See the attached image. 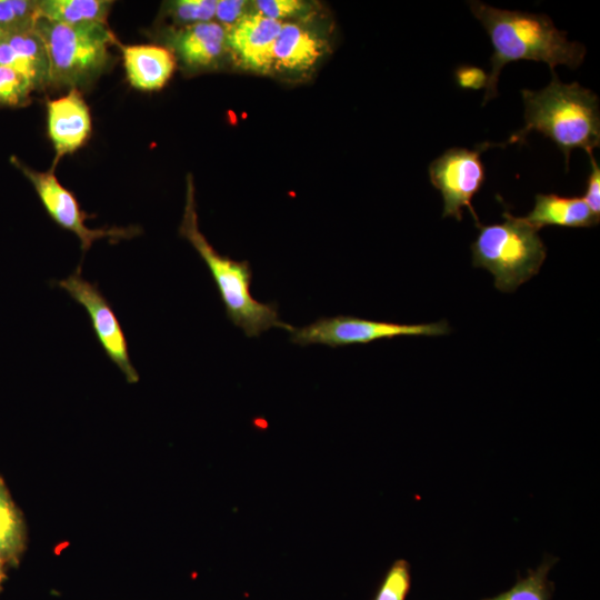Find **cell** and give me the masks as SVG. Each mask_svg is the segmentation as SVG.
<instances>
[{"label": "cell", "instance_id": "obj_17", "mask_svg": "<svg viewBox=\"0 0 600 600\" xmlns=\"http://www.w3.org/2000/svg\"><path fill=\"white\" fill-rule=\"evenodd\" d=\"M27 531L23 516L0 477V561L17 566L26 549Z\"/></svg>", "mask_w": 600, "mask_h": 600}, {"label": "cell", "instance_id": "obj_29", "mask_svg": "<svg viewBox=\"0 0 600 600\" xmlns=\"http://www.w3.org/2000/svg\"><path fill=\"white\" fill-rule=\"evenodd\" d=\"M8 33L2 29L0 28V40H2Z\"/></svg>", "mask_w": 600, "mask_h": 600}, {"label": "cell", "instance_id": "obj_2", "mask_svg": "<svg viewBox=\"0 0 600 600\" xmlns=\"http://www.w3.org/2000/svg\"><path fill=\"white\" fill-rule=\"evenodd\" d=\"M524 127L507 144L523 143L531 131L549 138L562 151L568 169L573 149L588 154L600 144V111L597 94L578 82L563 83L552 72L550 83L541 90L521 91Z\"/></svg>", "mask_w": 600, "mask_h": 600}, {"label": "cell", "instance_id": "obj_16", "mask_svg": "<svg viewBox=\"0 0 600 600\" xmlns=\"http://www.w3.org/2000/svg\"><path fill=\"white\" fill-rule=\"evenodd\" d=\"M111 4L108 0H40L37 11L38 18L62 24H107Z\"/></svg>", "mask_w": 600, "mask_h": 600}, {"label": "cell", "instance_id": "obj_26", "mask_svg": "<svg viewBox=\"0 0 600 600\" xmlns=\"http://www.w3.org/2000/svg\"><path fill=\"white\" fill-rule=\"evenodd\" d=\"M248 2L243 0H217L214 17L224 28H228L242 18Z\"/></svg>", "mask_w": 600, "mask_h": 600}, {"label": "cell", "instance_id": "obj_13", "mask_svg": "<svg viewBox=\"0 0 600 600\" xmlns=\"http://www.w3.org/2000/svg\"><path fill=\"white\" fill-rule=\"evenodd\" d=\"M326 43L312 30L283 22L273 47V67L289 71H307L322 57Z\"/></svg>", "mask_w": 600, "mask_h": 600}, {"label": "cell", "instance_id": "obj_7", "mask_svg": "<svg viewBox=\"0 0 600 600\" xmlns=\"http://www.w3.org/2000/svg\"><path fill=\"white\" fill-rule=\"evenodd\" d=\"M492 146L497 144L483 142L473 150L450 148L430 163V181L443 199L442 217H453L460 221L463 208H467L477 227L480 224L472 198L480 191L486 178L481 153Z\"/></svg>", "mask_w": 600, "mask_h": 600}, {"label": "cell", "instance_id": "obj_28", "mask_svg": "<svg viewBox=\"0 0 600 600\" xmlns=\"http://www.w3.org/2000/svg\"><path fill=\"white\" fill-rule=\"evenodd\" d=\"M6 569H7V564L0 561V593L2 592L3 583L7 578Z\"/></svg>", "mask_w": 600, "mask_h": 600}, {"label": "cell", "instance_id": "obj_4", "mask_svg": "<svg viewBox=\"0 0 600 600\" xmlns=\"http://www.w3.org/2000/svg\"><path fill=\"white\" fill-rule=\"evenodd\" d=\"M501 223L479 224V234L471 243L473 267L484 268L494 277V287L513 292L536 276L547 256L538 230L524 218L502 213Z\"/></svg>", "mask_w": 600, "mask_h": 600}, {"label": "cell", "instance_id": "obj_21", "mask_svg": "<svg viewBox=\"0 0 600 600\" xmlns=\"http://www.w3.org/2000/svg\"><path fill=\"white\" fill-rule=\"evenodd\" d=\"M410 586V564L403 559H398L386 572L373 600H406Z\"/></svg>", "mask_w": 600, "mask_h": 600}, {"label": "cell", "instance_id": "obj_12", "mask_svg": "<svg viewBox=\"0 0 600 600\" xmlns=\"http://www.w3.org/2000/svg\"><path fill=\"white\" fill-rule=\"evenodd\" d=\"M127 78L132 87L143 91L161 89L173 73L172 52L152 44L121 46Z\"/></svg>", "mask_w": 600, "mask_h": 600}, {"label": "cell", "instance_id": "obj_24", "mask_svg": "<svg viewBox=\"0 0 600 600\" xmlns=\"http://www.w3.org/2000/svg\"><path fill=\"white\" fill-rule=\"evenodd\" d=\"M254 12L282 22L283 19L304 14L308 3L300 0H257L253 1Z\"/></svg>", "mask_w": 600, "mask_h": 600}, {"label": "cell", "instance_id": "obj_11", "mask_svg": "<svg viewBox=\"0 0 600 600\" xmlns=\"http://www.w3.org/2000/svg\"><path fill=\"white\" fill-rule=\"evenodd\" d=\"M48 133L56 150L52 169L61 157L79 149L91 131L88 104L77 88L47 102Z\"/></svg>", "mask_w": 600, "mask_h": 600}, {"label": "cell", "instance_id": "obj_18", "mask_svg": "<svg viewBox=\"0 0 600 600\" xmlns=\"http://www.w3.org/2000/svg\"><path fill=\"white\" fill-rule=\"evenodd\" d=\"M556 562L557 558L546 554L541 564L528 570V574L519 578L512 588L483 600H550L552 583L548 580V573Z\"/></svg>", "mask_w": 600, "mask_h": 600}, {"label": "cell", "instance_id": "obj_8", "mask_svg": "<svg viewBox=\"0 0 600 600\" xmlns=\"http://www.w3.org/2000/svg\"><path fill=\"white\" fill-rule=\"evenodd\" d=\"M12 163L28 178L34 187V190L50 218L62 229L74 233L81 243L83 253L91 244L102 238L119 240L136 236L137 228H111V229H90L86 226L89 216L81 210L74 194L66 189L57 179L54 169L49 171H36L14 156L11 157Z\"/></svg>", "mask_w": 600, "mask_h": 600}, {"label": "cell", "instance_id": "obj_25", "mask_svg": "<svg viewBox=\"0 0 600 600\" xmlns=\"http://www.w3.org/2000/svg\"><path fill=\"white\" fill-rule=\"evenodd\" d=\"M589 158L591 162V170L587 179L582 199L591 212L600 218V167L593 153H590Z\"/></svg>", "mask_w": 600, "mask_h": 600}, {"label": "cell", "instance_id": "obj_10", "mask_svg": "<svg viewBox=\"0 0 600 600\" xmlns=\"http://www.w3.org/2000/svg\"><path fill=\"white\" fill-rule=\"evenodd\" d=\"M283 22L248 12L226 28L227 47L247 69L268 72L273 68V47Z\"/></svg>", "mask_w": 600, "mask_h": 600}, {"label": "cell", "instance_id": "obj_19", "mask_svg": "<svg viewBox=\"0 0 600 600\" xmlns=\"http://www.w3.org/2000/svg\"><path fill=\"white\" fill-rule=\"evenodd\" d=\"M4 40L18 53L34 66L44 84L49 83V59L47 49L34 30L11 32L4 37Z\"/></svg>", "mask_w": 600, "mask_h": 600}, {"label": "cell", "instance_id": "obj_5", "mask_svg": "<svg viewBox=\"0 0 600 600\" xmlns=\"http://www.w3.org/2000/svg\"><path fill=\"white\" fill-rule=\"evenodd\" d=\"M33 30L47 49L49 82L73 88L102 71L116 41L107 24L99 23L69 26L38 18Z\"/></svg>", "mask_w": 600, "mask_h": 600}, {"label": "cell", "instance_id": "obj_14", "mask_svg": "<svg viewBox=\"0 0 600 600\" xmlns=\"http://www.w3.org/2000/svg\"><path fill=\"white\" fill-rule=\"evenodd\" d=\"M172 43L190 67H207L219 59L227 47L226 28L214 21L184 26L172 37Z\"/></svg>", "mask_w": 600, "mask_h": 600}, {"label": "cell", "instance_id": "obj_23", "mask_svg": "<svg viewBox=\"0 0 600 600\" xmlns=\"http://www.w3.org/2000/svg\"><path fill=\"white\" fill-rule=\"evenodd\" d=\"M217 0H179L170 3L169 13L177 22L186 26L211 21Z\"/></svg>", "mask_w": 600, "mask_h": 600}, {"label": "cell", "instance_id": "obj_15", "mask_svg": "<svg viewBox=\"0 0 600 600\" xmlns=\"http://www.w3.org/2000/svg\"><path fill=\"white\" fill-rule=\"evenodd\" d=\"M524 219L538 231L547 226L589 228L600 221L581 197H562L553 193H538L533 209Z\"/></svg>", "mask_w": 600, "mask_h": 600}, {"label": "cell", "instance_id": "obj_3", "mask_svg": "<svg viewBox=\"0 0 600 600\" xmlns=\"http://www.w3.org/2000/svg\"><path fill=\"white\" fill-rule=\"evenodd\" d=\"M179 233L192 244L204 261L224 304L228 319L241 328L247 337H259L261 332L271 328H280L290 333L296 329L279 319L276 303H262L252 297L250 292L252 270L249 262L220 254L200 232L191 180L188 181L187 202Z\"/></svg>", "mask_w": 600, "mask_h": 600}, {"label": "cell", "instance_id": "obj_20", "mask_svg": "<svg viewBox=\"0 0 600 600\" xmlns=\"http://www.w3.org/2000/svg\"><path fill=\"white\" fill-rule=\"evenodd\" d=\"M37 20V1L0 0V28L7 33L33 30Z\"/></svg>", "mask_w": 600, "mask_h": 600}, {"label": "cell", "instance_id": "obj_1", "mask_svg": "<svg viewBox=\"0 0 600 600\" xmlns=\"http://www.w3.org/2000/svg\"><path fill=\"white\" fill-rule=\"evenodd\" d=\"M469 7L493 48L483 104L498 96L500 72L512 61L546 62L552 72L559 64L574 69L583 62L586 47L568 40L567 32L557 29L547 14L499 9L481 1H469Z\"/></svg>", "mask_w": 600, "mask_h": 600}, {"label": "cell", "instance_id": "obj_27", "mask_svg": "<svg viewBox=\"0 0 600 600\" xmlns=\"http://www.w3.org/2000/svg\"><path fill=\"white\" fill-rule=\"evenodd\" d=\"M457 83L463 89L486 88L487 73L476 66H460L454 71Z\"/></svg>", "mask_w": 600, "mask_h": 600}, {"label": "cell", "instance_id": "obj_22", "mask_svg": "<svg viewBox=\"0 0 600 600\" xmlns=\"http://www.w3.org/2000/svg\"><path fill=\"white\" fill-rule=\"evenodd\" d=\"M34 89L32 82L13 69L0 66V103L22 106L29 101Z\"/></svg>", "mask_w": 600, "mask_h": 600}, {"label": "cell", "instance_id": "obj_9", "mask_svg": "<svg viewBox=\"0 0 600 600\" xmlns=\"http://www.w3.org/2000/svg\"><path fill=\"white\" fill-rule=\"evenodd\" d=\"M57 286L84 308L103 352L121 370L127 381L138 382L139 373L131 362L121 323L98 286L81 277L80 266L67 279L58 281Z\"/></svg>", "mask_w": 600, "mask_h": 600}, {"label": "cell", "instance_id": "obj_6", "mask_svg": "<svg viewBox=\"0 0 600 600\" xmlns=\"http://www.w3.org/2000/svg\"><path fill=\"white\" fill-rule=\"evenodd\" d=\"M446 320L431 323L403 324L388 321L361 319L353 316L323 317L294 329L291 342L300 346L324 344L331 348L367 344L381 339L397 337H437L448 334Z\"/></svg>", "mask_w": 600, "mask_h": 600}]
</instances>
